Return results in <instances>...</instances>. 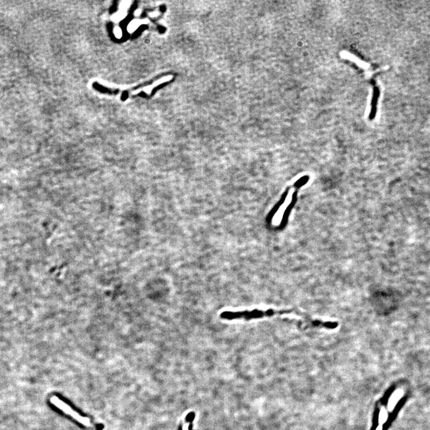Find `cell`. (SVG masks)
<instances>
[{
    "mask_svg": "<svg viewBox=\"0 0 430 430\" xmlns=\"http://www.w3.org/2000/svg\"><path fill=\"white\" fill-rule=\"evenodd\" d=\"M51 402L55 407L63 411L64 413L70 415L73 419H74L79 423L86 427H92L93 424L89 418L84 417L79 414L78 412L74 410L72 408L67 404L63 400L59 398L57 396H52L51 398Z\"/></svg>",
    "mask_w": 430,
    "mask_h": 430,
    "instance_id": "7a4b0ae2",
    "label": "cell"
},
{
    "mask_svg": "<svg viewBox=\"0 0 430 430\" xmlns=\"http://www.w3.org/2000/svg\"><path fill=\"white\" fill-rule=\"evenodd\" d=\"M188 426H189V424H185L184 426L183 430H188Z\"/></svg>",
    "mask_w": 430,
    "mask_h": 430,
    "instance_id": "3957f363",
    "label": "cell"
},
{
    "mask_svg": "<svg viewBox=\"0 0 430 430\" xmlns=\"http://www.w3.org/2000/svg\"><path fill=\"white\" fill-rule=\"evenodd\" d=\"M295 314L299 316L305 317L307 315L299 311L290 309V310H275L268 309L264 310L260 309H253L252 310H244L238 311H226L220 314V318L222 320L232 321L243 320L250 321L252 320L264 319V318L272 317L281 315Z\"/></svg>",
    "mask_w": 430,
    "mask_h": 430,
    "instance_id": "6da1fadb",
    "label": "cell"
}]
</instances>
